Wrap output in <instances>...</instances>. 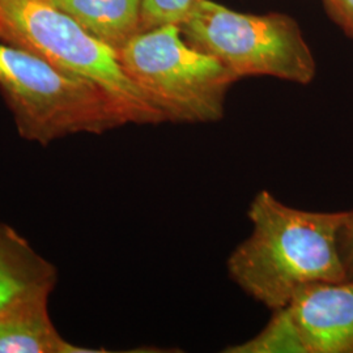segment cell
<instances>
[{
  "instance_id": "6da1fadb",
  "label": "cell",
  "mask_w": 353,
  "mask_h": 353,
  "mask_svg": "<svg viewBox=\"0 0 353 353\" xmlns=\"http://www.w3.org/2000/svg\"><path fill=\"white\" fill-rule=\"evenodd\" d=\"M350 211H305L259 191L248 210L252 232L230 252V279L265 307H285L316 281H344L341 233Z\"/></svg>"
},
{
  "instance_id": "7a4b0ae2",
  "label": "cell",
  "mask_w": 353,
  "mask_h": 353,
  "mask_svg": "<svg viewBox=\"0 0 353 353\" xmlns=\"http://www.w3.org/2000/svg\"><path fill=\"white\" fill-rule=\"evenodd\" d=\"M0 93L19 135L39 145L128 125L119 105L99 85L4 41H0Z\"/></svg>"
},
{
  "instance_id": "ba28073f",
  "label": "cell",
  "mask_w": 353,
  "mask_h": 353,
  "mask_svg": "<svg viewBox=\"0 0 353 353\" xmlns=\"http://www.w3.org/2000/svg\"><path fill=\"white\" fill-rule=\"evenodd\" d=\"M49 300L19 306L0 316V353H99L65 341L54 326Z\"/></svg>"
},
{
  "instance_id": "30bf717a",
  "label": "cell",
  "mask_w": 353,
  "mask_h": 353,
  "mask_svg": "<svg viewBox=\"0 0 353 353\" xmlns=\"http://www.w3.org/2000/svg\"><path fill=\"white\" fill-rule=\"evenodd\" d=\"M230 353H305L303 341L290 312L285 307L274 310V316L256 336L229 347Z\"/></svg>"
},
{
  "instance_id": "52a82bcc",
  "label": "cell",
  "mask_w": 353,
  "mask_h": 353,
  "mask_svg": "<svg viewBox=\"0 0 353 353\" xmlns=\"http://www.w3.org/2000/svg\"><path fill=\"white\" fill-rule=\"evenodd\" d=\"M57 267L14 228L0 220V316L26 303L50 299Z\"/></svg>"
},
{
  "instance_id": "3957f363",
  "label": "cell",
  "mask_w": 353,
  "mask_h": 353,
  "mask_svg": "<svg viewBox=\"0 0 353 353\" xmlns=\"http://www.w3.org/2000/svg\"><path fill=\"white\" fill-rule=\"evenodd\" d=\"M118 57L165 122L221 121L228 92L240 80L217 58L191 46L176 24L139 32L118 50Z\"/></svg>"
},
{
  "instance_id": "277c9868",
  "label": "cell",
  "mask_w": 353,
  "mask_h": 353,
  "mask_svg": "<svg viewBox=\"0 0 353 353\" xmlns=\"http://www.w3.org/2000/svg\"><path fill=\"white\" fill-rule=\"evenodd\" d=\"M0 41L32 51L59 70L99 85L119 105L128 125L165 122L127 75L118 51L50 0H0Z\"/></svg>"
},
{
  "instance_id": "4fadbf2b",
  "label": "cell",
  "mask_w": 353,
  "mask_h": 353,
  "mask_svg": "<svg viewBox=\"0 0 353 353\" xmlns=\"http://www.w3.org/2000/svg\"><path fill=\"white\" fill-rule=\"evenodd\" d=\"M341 254L347 280H353V211H350V216L341 229Z\"/></svg>"
},
{
  "instance_id": "7c38bea8",
  "label": "cell",
  "mask_w": 353,
  "mask_h": 353,
  "mask_svg": "<svg viewBox=\"0 0 353 353\" xmlns=\"http://www.w3.org/2000/svg\"><path fill=\"white\" fill-rule=\"evenodd\" d=\"M331 19L353 38V0H322Z\"/></svg>"
},
{
  "instance_id": "5b68a950",
  "label": "cell",
  "mask_w": 353,
  "mask_h": 353,
  "mask_svg": "<svg viewBox=\"0 0 353 353\" xmlns=\"http://www.w3.org/2000/svg\"><path fill=\"white\" fill-rule=\"evenodd\" d=\"M183 38L237 76H270L300 85L316 74V58L297 21L284 13H241L199 0L179 24Z\"/></svg>"
},
{
  "instance_id": "8992f818",
  "label": "cell",
  "mask_w": 353,
  "mask_h": 353,
  "mask_svg": "<svg viewBox=\"0 0 353 353\" xmlns=\"http://www.w3.org/2000/svg\"><path fill=\"white\" fill-rule=\"evenodd\" d=\"M287 309L305 353H353V280L306 284Z\"/></svg>"
},
{
  "instance_id": "8fae6325",
  "label": "cell",
  "mask_w": 353,
  "mask_h": 353,
  "mask_svg": "<svg viewBox=\"0 0 353 353\" xmlns=\"http://www.w3.org/2000/svg\"><path fill=\"white\" fill-rule=\"evenodd\" d=\"M199 0H143L140 32L157 26H179Z\"/></svg>"
},
{
  "instance_id": "9c48e42d",
  "label": "cell",
  "mask_w": 353,
  "mask_h": 353,
  "mask_svg": "<svg viewBox=\"0 0 353 353\" xmlns=\"http://www.w3.org/2000/svg\"><path fill=\"white\" fill-rule=\"evenodd\" d=\"M90 34L118 51L140 32L143 0H50Z\"/></svg>"
}]
</instances>
